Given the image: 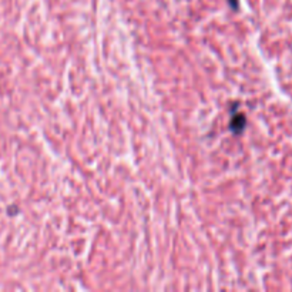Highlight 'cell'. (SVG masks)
I'll use <instances>...</instances> for the list:
<instances>
[{
	"label": "cell",
	"instance_id": "7a4b0ae2",
	"mask_svg": "<svg viewBox=\"0 0 292 292\" xmlns=\"http://www.w3.org/2000/svg\"><path fill=\"white\" fill-rule=\"evenodd\" d=\"M230 2L231 7L234 9V10H236V7H238V0H228Z\"/></svg>",
	"mask_w": 292,
	"mask_h": 292
},
{
	"label": "cell",
	"instance_id": "6da1fadb",
	"mask_svg": "<svg viewBox=\"0 0 292 292\" xmlns=\"http://www.w3.org/2000/svg\"><path fill=\"white\" fill-rule=\"evenodd\" d=\"M245 124H247V121H245V116H243V114H238V116H235V117L231 120V130L235 132H241L244 130V127H245Z\"/></svg>",
	"mask_w": 292,
	"mask_h": 292
}]
</instances>
